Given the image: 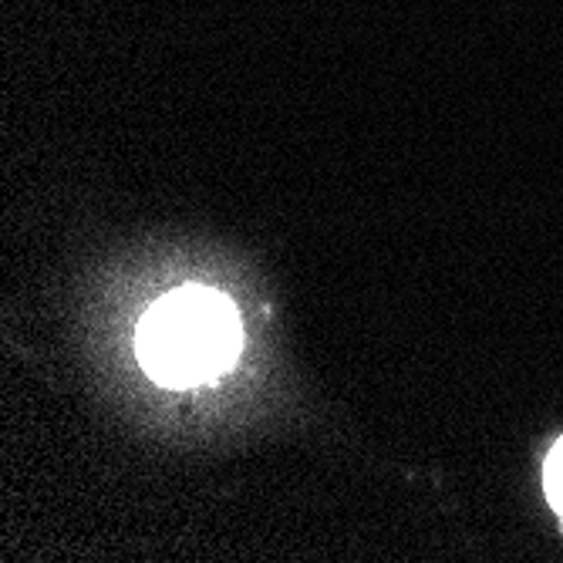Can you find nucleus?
I'll use <instances>...</instances> for the list:
<instances>
[{"label":"nucleus","mask_w":563,"mask_h":563,"mask_svg":"<svg viewBox=\"0 0 563 563\" xmlns=\"http://www.w3.org/2000/svg\"><path fill=\"white\" fill-rule=\"evenodd\" d=\"M543 493H547V503L553 506V514L563 520V439L550 449L543 463Z\"/></svg>","instance_id":"nucleus-2"},{"label":"nucleus","mask_w":563,"mask_h":563,"mask_svg":"<svg viewBox=\"0 0 563 563\" xmlns=\"http://www.w3.org/2000/svg\"><path fill=\"white\" fill-rule=\"evenodd\" d=\"M243 347L240 314L230 297L210 287H179L145 311L135 354L152 382L192 388L223 375Z\"/></svg>","instance_id":"nucleus-1"}]
</instances>
